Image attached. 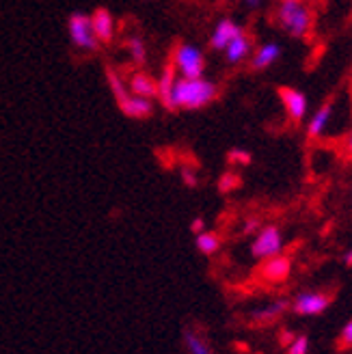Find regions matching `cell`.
<instances>
[{
	"mask_svg": "<svg viewBox=\"0 0 352 354\" xmlns=\"http://www.w3.org/2000/svg\"><path fill=\"white\" fill-rule=\"evenodd\" d=\"M219 95V86L203 76L199 78H178L173 91V111H201L212 104Z\"/></svg>",
	"mask_w": 352,
	"mask_h": 354,
	"instance_id": "1",
	"label": "cell"
},
{
	"mask_svg": "<svg viewBox=\"0 0 352 354\" xmlns=\"http://www.w3.org/2000/svg\"><path fill=\"white\" fill-rule=\"evenodd\" d=\"M275 20L292 39H305L313 26V13L305 0H279Z\"/></svg>",
	"mask_w": 352,
	"mask_h": 354,
	"instance_id": "2",
	"label": "cell"
},
{
	"mask_svg": "<svg viewBox=\"0 0 352 354\" xmlns=\"http://www.w3.org/2000/svg\"><path fill=\"white\" fill-rule=\"evenodd\" d=\"M173 67L182 78H199L205 72V55L195 44H178L173 50Z\"/></svg>",
	"mask_w": 352,
	"mask_h": 354,
	"instance_id": "3",
	"label": "cell"
},
{
	"mask_svg": "<svg viewBox=\"0 0 352 354\" xmlns=\"http://www.w3.org/2000/svg\"><path fill=\"white\" fill-rule=\"evenodd\" d=\"M67 32H69V39H72V44L82 52H98L100 46H102L95 30H93L91 15H86L82 11H76V13L69 15Z\"/></svg>",
	"mask_w": 352,
	"mask_h": 354,
	"instance_id": "4",
	"label": "cell"
},
{
	"mask_svg": "<svg viewBox=\"0 0 352 354\" xmlns=\"http://www.w3.org/2000/svg\"><path fill=\"white\" fill-rule=\"evenodd\" d=\"M281 251H284V234H281V229L277 225L261 227L251 244V255L257 259H268L281 255Z\"/></svg>",
	"mask_w": 352,
	"mask_h": 354,
	"instance_id": "5",
	"label": "cell"
},
{
	"mask_svg": "<svg viewBox=\"0 0 352 354\" xmlns=\"http://www.w3.org/2000/svg\"><path fill=\"white\" fill-rule=\"evenodd\" d=\"M277 93H279V100H281V104H284V109H286V113H288V117L292 121L301 123L307 117L309 100H307V95L301 91V88H296V86H279Z\"/></svg>",
	"mask_w": 352,
	"mask_h": 354,
	"instance_id": "6",
	"label": "cell"
},
{
	"mask_svg": "<svg viewBox=\"0 0 352 354\" xmlns=\"http://www.w3.org/2000/svg\"><path fill=\"white\" fill-rule=\"evenodd\" d=\"M331 296L324 292H301L292 303L294 313L298 315H320L328 309Z\"/></svg>",
	"mask_w": 352,
	"mask_h": 354,
	"instance_id": "7",
	"label": "cell"
},
{
	"mask_svg": "<svg viewBox=\"0 0 352 354\" xmlns=\"http://www.w3.org/2000/svg\"><path fill=\"white\" fill-rule=\"evenodd\" d=\"M242 26L232 20V17H223V20H219L212 28V37H210V46H212V50L216 52H225L227 46H230L238 35H242Z\"/></svg>",
	"mask_w": 352,
	"mask_h": 354,
	"instance_id": "8",
	"label": "cell"
},
{
	"mask_svg": "<svg viewBox=\"0 0 352 354\" xmlns=\"http://www.w3.org/2000/svg\"><path fill=\"white\" fill-rule=\"evenodd\" d=\"M290 270H292L290 257L275 255V257L263 259V266L259 268V274H261V279H266L270 283H281V281H286L290 277Z\"/></svg>",
	"mask_w": 352,
	"mask_h": 354,
	"instance_id": "9",
	"label": "cell"
},
{
	"mask_svg": "<svg viewBox=\"0 0 352 354\" xmlns=\"http://www.w3.org/2000/svg\"><path fill=\"white\" fill-rule=\"evenodd\" d=\"M178 69L173 67V63H169L165 69L160 78H158V102H160L167 111H173V91H175V84H178Z\"/></svg>",
	"mask_w": 352,
	"mask_h": 354,
	"instance_id": "10",
	"label": "cell"
},
{
	"mask_svg": "<svg viewBox=\"0 0 352 354\" xmlns=\"http://www.w3.org/2000/svg\"><path fill=\"white\" fill-rule=\"evenodd\" d=\"M279 59H281V46L277 41H266V44H261L253 50L249 61H251V67L255 69V72H263V69L272 67Z\"/></svg>",
	"mask_w": 352,
	"mask_h": 354,
	"instance_id": "11",
	"label": "cell"
},
{
	"mask_svg": "<svg viewBox=\"0 0 352 354\" xmlns=\"http://www.w3.org/2000/svg\"><path fill=\"white\" fill-rule=\"evenodd\" d=\"M91 22H93V30L98 35L100 44H113L115 39V17L109 9H95L91 13Z\"/></svg>",
	"mask_w": 352,
	"mask_h": 354,
	"instance_id": "12",
	"label": "cell"
},
{
	"mask_svg": "<svg viewBox=\"0 0 352 354\" xmlns=\"http://www.w3.org/2000/svg\"><path fill=\"white\" fill-rule=\"evenodd\" d=\"M253 50L255 48H253L251 37L246 32H242V35H238V37L230 46H227V50H225V61L230 63V65H240V63L251 59Z\"/></svg>",
	"mask_w": 352,
	"mask_h": 354,
	"instance_id": "13",
	"label": "cell"
},
{
	"mask_svg": "<svg viewBox=\"0 0 352 354\" xmlns=\"http://www.w3.org/2000/svg\"><path fill=\"white\" fill-rule=\"evenodd\" d=\"M121 113L130 119H145L154 113V100L151 97H140L130 93L123 102H119Z\"/></svg>",
	"mask_w": 352,
	"mask_h": 354,
	"instance_id": "14",
	"label": "cell"
},
{
	"mask_svg": "<svg viewBox=\"0 0 352 354\" xmlns=\"http://www.w3.org/2000/svg\"><path fill=\"white\" fill-rule=\"evenodd\" d=\"M331 119H333V104L326 102V104H322L320 109L311 115V119L307 123V136L309 138H320L326 132Z\"/></svg>",
	"mask_w": 352,
	"mask_h": 354,
	"instance_id": "15",
	"label": "cell"
},
{
	"mask_svg": "<svg viewBox=\"0 0 352 354\" xmlns=\"http://www.w3.org/2000/svg\"><path fill=\"white\" fill-rule=\"evenodd\" d=\"M128 86L134 95H140V97H156L158 95V80H154L149 74L145 72H134L128 80Z\"/></svg>",
	"mask_w": 352,
	"mask_h": 354,
	"instance_id": "16",
	"label": "cell"
},
{
	"mask_svg": "<svg viewBox=\"0 0 352 354\" xmlns=\"http://www.w3.org/2000/svg\"><path fill=\"white\" fill-rule=\"evenodd\" d=\"M106 82H109V88H111V93L115 95L117 104L123 102V100H126L132 93L128 82L123 80V76L117 72V69H113V67H106Z\"/></svg>",
	"mask_w": 352,
	"mask_h": 354,
	"instance_id": "17",
	"label": "cell"
},
{
	"mask_svg": "<svg viewBox=\"0 0 352 354\" xmlns=\"http://www.w3.org/2000/svg\"><path fill=\"white\" fill-rule=\"evenodd\" d=\"M288 307H290L288 300H275V303H272V305H268L266 309L253 311V313H251V317H253L255 322H272V320H277L279 315H284V313L288 311Z\"/></svg>",
	"mask_w": 352,
	"mask_h": 354,
	"instance_id": "18",
	"label": "cell"
},
{
	"mask_svg": "<svg viewBox=\"0 0 352 354\" xmlns=\"http://www.w3.org/2000/svg\"><path fill=\"white\" fill-rule=\"evenodd\" d=\"M126 50H128V55L130 59L140 65V63H145L147 61V44L143 37H138V35H132V37L126 41Z\"/></svg>",
	"mask_w": 352,
	"mask_h": 354,
	"instance_id": "19",
	"label": "cell"
},
{
	"mask_svg": "<svg viewBox=\"0 0 352 354\" xmlns=\"http://www.w3.org/2000/svg\"><path fill=\"white\" fill-rule=\"evenodd\" d=\"M197 249L203 253V255H214L219 249H221V238H219V234H214V232H203L201 234H197Z\"/></svg>",
	"mask_w": 352,
	"mask_h": 354,
	"instance_id": "20",
	"label": "cell"
},
{
	"mask_svg": "<svg viewBox=\"0 0 352 354\" xmlns=\"http://www.w3.org/2000/svg\"><path fill=\"white\" fill-rule=\"evenodd\" d=\"M184 339H186V348L190 354H212V350H210V346L199 337L197 333L192 330H186L184 333Z\"/></svg>",
	"mask_w": 352,
	"mask_h": 354,
	"instance_id": "21",
	"label": "cell"
},
{
	"mask_svg": "<svg viewBox=\"0 0 352 354\" xmlns=\"http://www.w3.org/2000/svg\"><path fill=\"white\" fill-rule=\"evenodd\" d=\"M227 156H230V162H236V165H249L251 162V151L249 149L234 147Z\"/></svg>",
	"mask_w": 352,
	"mask_h": 354,
	"instance_id": "22",
	"label": "cell"
},
{
	"mask_svg": "<svg viewBox=\"0 0 352 354\" xmlns=\"http://www.w3.org/2000/svg\"><path fill=\"white\" fill-rule=\"evenodd\" d=\"M307 350H309V339L305 337V335H301V337L294 339V344L290 346L288 354H307Z\"/></svg>",
	"mask_w": 352,
	"mask_h": 354,
	"instance_id": "23",
	"label": "cell"
},
{
	"mask_svg": "<svg viewBox=\"0 0 352 354\" xmlns=\"http://www.w3.org/2000/svg\"><path fill=\"white\" fill-rule=\"evenodd\" d=\"M342 344L344 346H352V320L344 326L342 330Z\"/></svg>",
	"mask_w": 352,
	"mask_h": 354,
	"instance_id": "24",
	"label": "cell"
},
{
	"mask_svg": "<svg viewBox=\"0 0 352 354\" xmlns=\"http://www.w3.org/2000/svg\"><path fill=\"white\" fill-rule=\"evenodd\" d=\"M238 182H236V177H232L230 173H227L225 177H223V182H221V188L227 192V190H230V186H236Z\"/></svg>",
	"mask_w": 352,
	"mask_h": 354,
	"instance_id": "25",
	"label": "cell"
},
{
	"mask_svg": "<svg viewBox=\"0 0 352 354\" xmlns=\"http://www.w3.org/2000/svg\"><path fill=\"white\" fill-rule=\"evenodd\" d=\"M190 229H192L195 234H201L203 229H205V221H203V218H195V221L190 223Z\"/></svg>",
	"mask_w": 352,
	"mask_h": 354,
	"instance_id": "26",
	"label": "cell"
},
{
	"mask_svg": "<svg viewBox=\"0 0 352 354\" xmlns=\"http://www.w3.org/2000/svg\"><path fill=\"white\" fill-rule=\"evenodd\" d=\"M257 227H259V221H257V218H251V221H246V223H244V232H246V234H253Z\"/></svg>",
	"mask_w": 352,
	"mask_h": 354,
	"instance_id": "27",
	"label": "cell"
},
{
	"mask_svg": "<svg viewBox=\"0 0 352 354\" xmlns=\"http://www.w3.org/2000/svg\"><path fill=\"white\" fill-rule=\"evenodd\" d=\"M242 3L249 7V9H257V7H261L263 0H242Z\"/></svg>",
	"mask_w": 352,
	"mask_h": 354,
	"instance_id": "28",
	"label": "cell"
},
{
	"mask_svg": "<svg viewBox=\"0 0 352 354\" xmlns=\"http://www.w3.org/2000/svg\"><path fill=\"white\" fill-rule=\"evenodd\" d=\"M346 149L352 153V130L348 132V138H346Z\"/></svg>",
	"mask_w": 352,
	"mask_h": 354,
	"instance_id": "29",
	"label": "cell"
},
{
	"mask_svg": "<svg viewBox=\"0 0 352 354\" xmlns=\"http://www.w3.org/2000/svg\"><path fill=\"white\" fill-rule=\"evenodd\" d=\"M346 263H348V266H352V249L346 253Z\"/></svg>",
	"mask_w": 352,
	"mask_h": 354,
	"instance_id": "30",
	"label": "cell"
}]
</instances>
